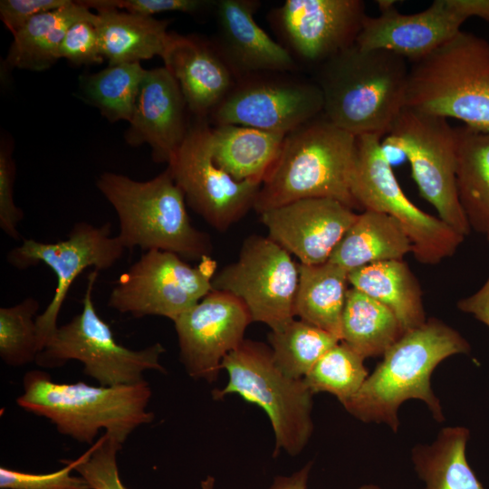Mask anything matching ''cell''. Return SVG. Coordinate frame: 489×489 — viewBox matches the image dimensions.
<instances>
[{"label": "cell", "mask_w": 489, "mask_h": 489, "mask_svg": "<svg viewBox=\"0 0 489 489\" xmlns=\"http://www.w3.org/2000/svg\"><path fill=\"white\" fill-rule=\"evenodd\" d=\"M66 465L53 473L31 474L0 467V487L2 489H90L81 476H72L75 460L65 461Z\"/></svg>", "instance_id": "8d00e7d4"}, {"label": "cell", "mask_w": 489, "mask_h": 489, "mask_svg": "<svg viewBox=\"0 0 489 489\" xmlns=\"http://www.w3.org/2000/svg\"><path fill=\"white\" fill-rule=\"evenodd\" d=\"M23 386L17 405L46 417L59 433L80 443L94 444L103 429L122 445L136 428L154 418L147 410L151 388L146 380L95 387L84 382H53L47 372L31 370L24 375Z\"/></svg>", "instance_id": "277c9868"}, {"label": "cell", "mask_w": 489, "mask_h": 489, "mask_svg": "<svg viewBox=\"0 0 489 489\" xmlns=\"http://www.w3.org/2000/svg\"><path fill=\"white\" fill-rule=\"evenodd\" d=\"M312 463H308L302 469L290 476H278L269 489H307V482ZM215 479L207 476L201 482L199 489H214Z\"/></svg>", "instance_id": "7bdbcfd3"}, {"label": "cell", "mask_w": 489, "mask_h": 489, "mask_svg": "<svg viewBox=\"0 0 489 489\" xmlns=\"http://www.w3.org/2000/svg\"><path fill=\"white\" fill-rule=\"evenodd\" d=\"M15 165L10 149H0V227L10 238L18 240L21 235L18 225L24 214L14 201Z\"/></svg>", "instance_id": "ab89813d"}, {"label": "cell", "mask_w": 489, "mask_h": 489, "mask_svg": "<svg viewBox=\"0 0 489 489\" xmlns=\"http://www.w3.org/2000/svg\"><path fill=\"white\" fill-rule=\"evenodd\" d=\"M376 3L380 14L366 15L356 44L364 49L388 51L410 62L453 38L465 21L448 0H435L427 9L412 14L399 13L393 0Z\"/></svg>", "instance_id": "d6986e66"}, {"label": "cell", "mask_w": 489, "mask_h": 489, "mask_svg": "<svg viewBox=\"0 0 489 489\" xmlns=\"http://www.w3.org/2000/svg\"><path fill=\"white\" fill-rule=\"evenodd\" d=\"M456 189L471 230L489 235V130L455 128Z\"/></svg>", "instance_id": "83f0119b"}, {"label": "cell", "mask_w": 489, "mask_h": 489, "mask_svg": "<svg viewBox=\"0 0 489 489\" xmlns=\"http://www.w3.org/2000/svg\"><path fill=\"white\" fill-rule=\"evenodd\" d=\"M356 139L323 113L284 136L254 208L259 215L305 198H329L358 208L351 194Z\"/></svg>", "instance_id": "3957f363"}, {"label": "cell", "mask_w": 489, "mask_h": 489, "mask_svg": "<svg viewBox=\"0 0 489 489\" xmlns=\"http://www.w3.org/2000/svg\"><path fill=\"white\" fill-rule=\"evenodd\" d=\"M122 445L104 434L75 460L76 470L90 489H128L119 475L117 453Z\"/></svg>", "instance_id": "d590c367"}, {"label": "cell", "mask_w": 489, "mask_h": 489, "mask_svg": "<svg viewBox=\"0 0 489 489\" xmlns=\"http://www.w3.org/2000/svg\"><path fill=\"white\" fill-rule=\"evenodd\" d=\"M277 366L287 376L302 379L319 360L340 340L302 320H292L268 336Z\"/></svg>", "instance_id": "1f68e13d"}, {"label": "cell", "mask_w": 489, "mask_h": 489, "mask_svg": "<svg viewBox=\"0 0 489 489\" xmlns=\"http://www.w3.org/2000/svg\"><path fill=\"white\" fill-rule=\"evenodd\" d=\"M364 360L340 341L319 360L303 380L313 394L331 393L343 405L359 391L369 376Z\"/></svg>", "instance_id": "836d02e7"}, {"label": "cell", "mask_w": 489, "mask_h": 489, "mask_svg": "<svg viewBox=\"0 0 489 489\" xmlns=\"http://www.w3.org/2000/svg\"><path fill=\"white\" fill-rule=\"evenodd\" d=\"M96 17L82 1L37 14L13 34L5 63L38 72L50 68L60 59L59 48L68 29L80 21L95 23Z\"/></svg>", "instance_id": "484cf974"}, {"label": "cell", "mask_w": 489, "mask_h": 489, "mask_svg": "<svg viewBox=\"0 0 489 489\" xmlns=\"http://www.w3.org/2000/svg\"><path fill=\"white\" fill-rule=\"evenodd\" d=\"M163 61L197 119L208 120L236 82L215 44L193 36L173 34Z\"/></svg>", "instance_id": "7402d4cb"}, {"label": "cell", "mask_w": 489, "mask_h": 489, "mask_svg": "<svg viewBox=\"0 0 489 489\" xmlns=\"http://www.w3.org/2000/svg\"><path fill=\"white\" fill-rule=\"evenodd\" d=\"M405 107L489 130V42L461 30L411 62Z\"/></svg>", "instance_id": "8992f818"}, {"label": "cell", "mask_w": 489, "mask_h": 489, "mask_svg": "<svg viewBox=\"0 0 489 489\" xmlns=\"http://www.w3.org/2000/svg\"><path fill=\"white\" fill-rule=\"evenodd\" d=\"M59 56L76 65L101 63L104 57L94 23L80 21L72 24L60 45Z\"/></svg>", "instance_id": "f35d334b"}, {"label": "cell", "mask_w": 489, "mask_h": 489, "mask_svg": "<svg viewBox=\"0 0 489 489\" xmlns=\"http://www.w3.org/2000/svg\"><path fill=\"white\" fill-rule=\"evenodd\" d=\"M408 72L401 56L354 43L316 67L322 113L356 137L384 136L405 107Z\"/></svg>", "instance_id": "7a4b0ae2"}, {"label": "cell", "mask_w": 489, "mask_h": 489, "mask_svg": "<svg viewBox=\"0 0 489 489\" xmlns=\"http://www.w3.org/2000/svg\"><path fill=\"white\" fill-rule=\"evenodd\" d=\"M252 322L245 305L235 296L212 290L175 321L179 356L188 375L215 381L224 358L244 340Z\"/></svg>", "instance_id": "e0dca14e"}, {"label": "cell", "mask_w": 489, "mask_h": 489, "mask_svg": "<svg viewBox=\"0 0 489 489\" xmlns=\"http://www.w3.org/2000/svg\"><path fill=\"white\" fill-rule=\"evenodd\" d=\"M260 215L268 236L307 265L329 261L358 216L353 209L329 198L301 199Z\"/></svg>", "instance_id": "ac0fdd59"}, {"label": "cell", "mask_w": 489, "mask_h": 489, "mask_svg": "<svg viewBox=\"0 0 489 489\" xmlns=\"http://www.w3.org/2000/svg\"><path fill=\"white\" fill-rule=\"evenodd\" d=\"M71 0H1L0 18L15 34L37 14L58 9Z\"/></svg>", "instance_id": "60d3db41"}, {"label": "cell", "mask_w": 489, "mask_h": 489, "mask_svg": "<svg viewBox=\"0 0 489 489\" xmlns=\"http://www.w3.org/2000/svg\"><path fill=\"white\" fill-rule=\"evenodd\" d=\"M254 0H217L216 40L213 43L236 81L268 72H291L297 63L289 51L271 38L255 22Z\"/></svg>", "instance_id": "ffe728a7"}, {"label": "cell", "mask_w": 489, "mask_h": 489, "mask_svg": "<svg viewBox=\"0 0 489 489\" xmlns=\"http://www.w3.org/2000/svg\"><path fill=\"white\" fill-rule=\"evenodd\" d=\"M355 289L388 307L398 318L405 332L427 321L419 282L403 260L369 264L348 273Z\"/></svg>", "instance_id": "d4e9b609"}, {"label": "cell", "mask_w": 489, "mask_h": 489, "mask_svg": "<svg viewBox=\"0 0 489 489\" xmlns=\"http://www.w3.org/2000/svg\"><path fill=\"white\" fill-rule=\"evenodd\" d=\"M288 73H260L237 80L209 117L213 125L287 134L321 115L323 97L317 83Z\"/></svg>", "instance_id": "9a60e30c"}, {"label": "cell", "mask_w": 489, "mask_h": 489, "mask_svg": "<svg viewBox=\"0 0 489 489\" xmlns=\"http://www.w3.org/2000/svg\"><path fill=\"white\" fill-rule=\"evenodd\" d=\"M216 269L210 256L192 266L171 252H144L114 283L108 305L135 318L161 316L174 322L213 290Z\"/></svg>", "instance_id": "8fae6325"}, {"label": "cell", "mask_w": 489, "mask_h": 489, "mask_svg": "<svg viewBox=\"0 0 489 489\" xmlns=\"http://www.w3.org/2000/svg\"><path fill=\"white\" fill-rule=\"evenodd\" d=\"M457 307L489 327V276L477 292L459 300Z\"/></svg>", "instance_id": "b9f144b4"}, {"label": "cell", "mask_w": 489, "mask_h": 489, "mask_svg": "<svg viewBox=\"0 0 489 489\" xmlns=\"http://www.w3.org/2000/svg\"><path fill=\"white\" fill-rule=\"evenodd\" d=\"M187 203L206 223L225 231L254 208L261 182L237 181L215 161L212 127L197 119L168 164Z\"/></svg>", "instance_id": "4fadbf2b"}, {"label": "cell", "mask_w": 489, "mask_h": 489, "mask_svg": "<svg viewBox=\"0 0 489 489\" xmlns=\"http://www.w3.org/2000/svg\"><path fill=\"white\" fill-rule=\"evenodd\" d=\"M411 252V241L397 219L386 213L363 210L346 231L329 261L350 272L372 263L403 260Z\"/></svg>", "instance_id": "cb8c5ba5"}, {"label": "cell", "mask_w": 489, "mask_h": 489, "mask_svg": "<svg viewBox=\"0 0 489 489\" xmlns=\"http://www.w3.org/2000/svg\"><path fill=\"white\" fill-rule=\"evenodd\" d=\"M125 247L119 237L111 236L110 224L95 226L87 222L74 224L66 239L43 243L23 239L7 254L8 263L17 269L44 264L54 273L56 288L45 310L36 317L41 350L57 329V319L68 292L76 278L89 267L111 268L121 259Z\"/></svg>", "instance_id": "5bb4252c"}, {"label": "cell", "mask_w": 489, "mask_h": 489, "mask_svg": "<svg viewBox=\"0 0 489 489\" xmlns=\"http://www.w3.org/2000/svg\"><path fill=\"white\" fill-rule=\"evenodd\" d=\"M97 12L94 25L110 65L139 62L156 55L163 60L173 38L167 31L168 21L114 8Z\"/></svg>", "instance_id": "603a6c76"}, {"label": "cell", "mask_w": 489, "mask_h": 489, "mask_svg": "<svg viewBox=\"0 0 489 489\" xmlns=\"http://www.w3.org/2000/svg\"><path fill=\"white\" fill-rule=\"evenodd\" d=\"M349 272L327 261L315 265L299 264L294 316L321 328L340 340Z\"/></svg>", "instance_id": "f1b7e54d"}, {"label": "cell", "mask_w": 489, "mask_h": 489, "mask_svg": "<svg viewBox=\"0 0 489 489\" xmlns=\"http://www.w3.org/2000/svg\"><path fill=\"white\" fill-rule=\"evenodd\" d=\"M96 186L116 211L125 249L160 250L183 259L210 256L208 235L192 225L186 198L168 167L148 181L104 172Z\"/></svg>", "instance_id": "5b68a950"}, {"label": "cell", "mask_w": 489, "mask_h": 489, "mask_svg": "<svg viewBox=\"0 0 489 489\" xmlns=\"http://www.w3.org/2000/svg\"><path fill=\"white\" fill-rule=\"evenodd\" d=\"M148 70L139 62L109 65L84 78L87 98L110 121H130Z\"/></svg>", "instance_id": "d6a6232c"}, {"label": "cell", "mask_w": 489, "mask_h": 489, "mask_svg": "<svg viewBox=\"0 0 489 489\" xmlns=\"http://www.w3.org/2000/svg\"><path fill=\"white\" fill-rule=\"evenodd\" d=\"M382 138L379 134L357 136L352 197L358 208L397 219L411 241L415 258L425 264H436L452 256L465 236L407 197L393 173Z\"/></svg>", "instance_id": "9c48e42d"}, {"label": "cell", "mask_w": 489, "mask_h": 489, "mask_svg": "<svg viewBox=\"0 0 489 489\" xmlns=\"http://www.w3.org/2000/svg\"><path fill=\"white\" fill-rule=\"evenodd\" d=\"M468 341L436 318L410 330L384 354L359 391L342 406L366 423H383L394 433L399 427L398 408L408 399L423 401L437 422L445 420L440 400L430 385L436 366L446 358L467 354Z\"/></svg>", "instance_id": "6da1fadb"}, {"label": "cell", "mask_w": 489, "mask_h": 489, "mask_svg": "<svg viewBox=\"0 0 489 489\" xmlns=\"http://www.w3.org/2000/svg\"><path fill=\"white\" fill-rule=\"evenodd\" d=\"M90 9L114 8L131 14L152 16L164 12L196 14L215 8L213 0H87L82 1Z\"/></svg>", "instance_id": "74e56055"}, {"label": "cell", "mask_w": 489, "mask_h": 489, "mask_svg": "<svg viewBox=\"0 0 489 489\" xmlns=\"http://www.w3.org/2000/svg\"><path fill=\"white\" fill-rule=\"evenodd\" d=\"M486 238H487V240H488V242H489V235H486Z\"/></svg>", "instance_id": "bcb514c9"}, {"label": "cell", "mask_w": 489, "mask_h": 489, "mask_svg": "<svg viewBox=\"0 0 489 489\" xmlns=\"http://www.w3.org/2000/svg\"><path fill=\"white\" fill-rule=\"evenodd\" d=\"M39 308L33 297L0 308V357L5 364L20 367L35 361L41 351L36 326Z\"/></svg>", "instance_id": "e575fe53"}, {"label": "cell", "mask_w": 489, "mask_h": 489, "mask_svg": "<svg viewBox=\"0 0 489 489\" xmlns=\"http://www.w3.org/2000/svg\"><path fill=\"white\" fill-rule=\"evenodd\" d=\"M469 436L465 427H448L431 444L412 448L414 469L424 489H484L466 459Z\"/></svg>", "instance_id": "f546056e"}, {"label": "cell", "mask_w": 489, "mask_h": 489, "mask_svg": "<svg viewBox=\"0 0 489 489\" xmlns=\"http://www.w3.org/2000/svg\"><path fill=\"white\" fill-rule=\"evenodd\" d=\"M365 17L360 0H286L270 20L294 60L317 67L356 43Z\"/></svg>", "instance_id": "2e32d148"}, {"label": "cell", "mask_w": 489, "mask_h": 489, "mask_svg": "<svg viewBox=\"0 0 489 489\" xmlns=\"http://www.w3.org/2000/svg\"><path fill=\"white\" fill-rule=\"evenodd\" d=\"M359 489H382V488L376 484H364V485H361Z\"/></svg>", "instance_id": "f6af8a7d"}, {"label": "cell", "mask_w": 489, "mask_h": 489, "mask_svg": "<svg viewBox=\"0 0 489 489\" xmlns=\"http://www.w3.org/2000/svg\"><path fill=\"white\" fill-rule=\"evenodd\" d=\"M186 101L167 67L148 70L137 98L126 141L148 144L157 163H169L186 138Z\"/></svg>", "instance_id": "44dd1931"}, {"label": "cell", "mask_w": 489, "mask_h": 489, "mask_svg": "<svg viewBox=\"0 0 489 489\" xmlns=\"http://www.w3.org/2000/svg\"><path fill=\"white\" fill-rule=\"evenodd\" d=\"M285 135L240 125L213 126L214 159L237 181L263 183Z\"/></svg>", "instance_id": "4316f807"}, {"label": "cell", "mask_w": 489, "mask_h": 489, "mask_svg": "<svg viewBox=\"0 0 489 489\" xmlns=\"http://www.w3.org/2000/svg\"><path fill=\"white\" fill-rule=\"evenodd\" d=\"M299 264L269 236L250 235L238 260L212 279L213 290L228 292L247 308L252 322L282 329L294 319Z\"/></svg>", "instance_id": "7c38bea8"}, {"label": "cell", "mask_w": 489, "mask_h": 489, "mask_svg": "<svg viewBox=\"0 0 489 489\" xmlns=\"http://www.w3.org/2000/svg\"><path fill=\"white\" fill-rule=\"evenodd\" d=\"M97 270L88 275L82 310L69 322L58 326L38 353L35 362L43 368H58L74 360L83 372L100 383L112 387L134 385L147 370L165 372L160 356L165 348L158 342L142 350H130L117 342L109 324L97 313L92 300Z\"/></svg>", "instance_id": "ba28073f"}, {"label": "cell", "mask_w": 489, "mask_h": 489, "mask_svg": "<svg viewBox=\"0 0 489 489\" xmlns=\"http://www.w3.org/2000/svg\"><path fill=\"white\" fill-rule=\"evenodd\" d=\"M228 382L213 391L214 398L231 393L255 403L267 413L275 436V453L299 454L312 433V395L303 379H292L275 363L271 347L251 340L243 342L221 363Z\"/></svg>", "instance_id": "52a82bcc"}, {"label": "cell", "mask_w": 489, "mask_h": 489, "mask_svg": "<svg viewBox=\"0 0 489 489\" xmlns=\"http://www.w3.org/2000/svg\"><path fill=\"white\" fill-rule=\"evenodd\" d=\"M448 3L465 20L477 16L489 22V0H448Z\"/></svg>", "instance_id": "ee69618b"}, {"label": "cell", "mask_w": 489, "mask_h": 489, "mask_svg": "<svg viewBox=\"0 0 489 489\" xmlns=\"http://www.w3.org/2000/svg\"><path fill=\"white\" fill-rule=\"evenodd\" d=\"M385 143L407 157L421 197L436 209L439 218L467 236L471 227L456 189L455 129L447 119L404 107Z\"/></svg>", "instance_id": "30bf717a"}, {"label": "cell", "mask_w": 489, "mask_h": 489, "mask_svg": "<svg viewBox=\"0 0 489 489\" xmlns=\"http://www.w3.org/2000/svg\"><path fill=\"white\" fill-rule=\"evenodd\" d=\"M405 333L385 305L351 287L341 317L340 341L364 359L383 356Z\"/></svg>", "instance_id": "4dcf8cb0"}]
</instances>
